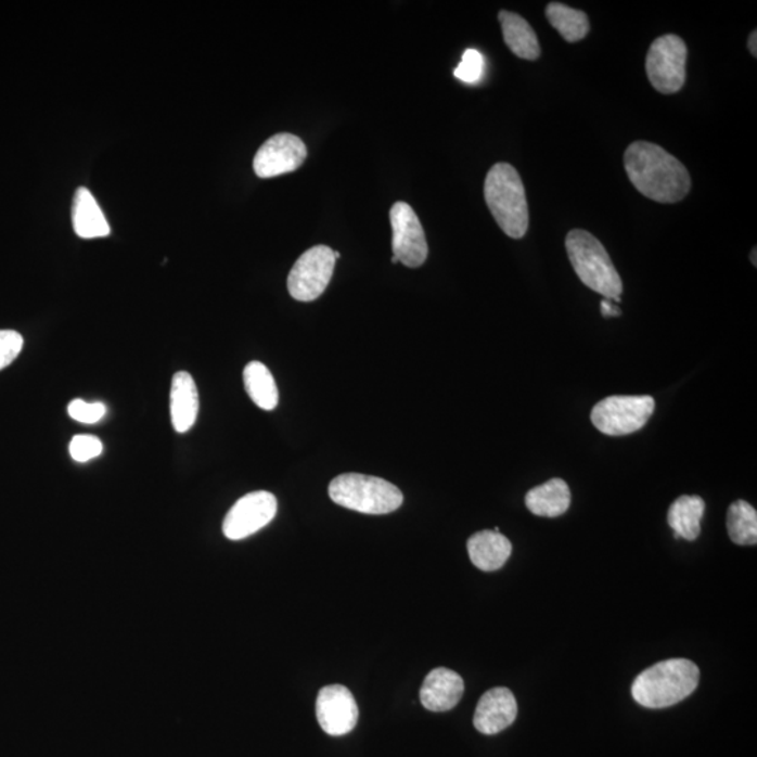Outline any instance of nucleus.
<instances>
[{
	"instance_id": "nucleus-21",
	"label": "nucleus",
	"mask_w": 757,
	"mask_h": 757,
	"mask_svg": "<svg viewBox=\"0 0 757 757\" xmlns=\"http://www.w3.org/2000/svg\"><path fill=\"white\" fill-rule=\"evenodd\" d=\"M244 387L254 405L261 410L272 411L280 401L274 376L265 363L253 361L243 371Z\"/></svg>"
},
{
	"instance_id": "nucleus-2",
	"label": "nucleus",
	"mask_w": 757,
	"mask_h": 757,
	"mask_svg": "<svg viewBox=\"0 0 757 757\" xmlns=\"http://www.w3.org/2000/svg\"><path fill=\"white\" fill-rule=\"evenodd\" d=\"M701 670L692 660L675 658L663 660L645 669L631 687L634 701L645 708L675 706L698 687Z\"/></svg>"
},
{
	"instance_id": "nucleus-7",
	"label": "nucleus",
	"mask_w": 757,
	"mask_h": 757,
	"mask_svg": "<svg viewBox=\"0 0 757 757\" xmlns=\"http://www.w3.org/2000/svg\"><path fill=\"white\" fill-rule=\"evenodd\" d=\"M687 42L679 36L666 35L651 44L645 69L650 84L663 94H675L687 81Z\"/></svg>"
},
{
	"instance_id": "nucleus-17",
	"label": "nucleus",
	"mask_w": 757,
	"mask_h": 757,
	"mask_svg": "<svg viewBox=\"0 0 757 757\" xmlns=\"http://www.w3.org/2000/svg\"><path fill=\"white\" fill-rule=\"evenodd\" d=\"M72 224L81 239L105 238L112 232L98 201L85 187L76 190L72 204Z\"/></svg>"
},
{
	"instance_id": "nucleus-19",
	"label": "nucleus",
	"mask_w": 757,
	"mask_h": 757,
	"mask_svg": "<svg viewBox=\"0 0 757 757\" xmlns=\"http://www.w3.org/2000/svg\"><path fill=\"white\" fill-rule=\"evenodd\" d=\"M502 36L512 54L521 60L536 61L540 56L539 38L534 28L519 14L501 11L498 13Z\"/></svg>"
},
{
	"instance_id": "nucleus-27",
	"label": "nucleus",
	"mask_w": 757,
	"mask_h": 757,
	"mask_svg": "<svg viewBox=\"0 0 757 757\" xmlns=\"http://www.w3.org/2000/svg\"><path fill=\"white\" fill-rule=\"evenodd\" d=\"M24 339L14 330H0V371L8 368L22 352Z\"/></svg>"
},
{
	"instance_id": "nucleus-26",
	"label": "nucleus",
	"mask_w": 757,
	"mask_h": 757,
	"mask_svg": "<svg viewBox=\"0 0 757 757\" xmlns=\"http://www.w3.org/2000/svg\"><path fill=\"white\" fill-rule=\"evenodd\" d=\"M107 409L103 402H86L85 400H72L68 406V414L72 420L81 424H95L104 419Z\"/></svg>"
},
{
	"instance_id": "nucleus-16",
	"label": "nucleus",
	"mask_w": 757,
	"mask_h": 757,
	"mask_svg": "<svg viewBox=\"0 0 757 757\" xmlns=\"http://www.w3.org/2000/svg\"><path fill=\"white\" fill-rule=\"evenodd\" d=\"M467 551L478 569L491 573L504 567L511 557L512 544L500 531L483 530L469 539Z\"/></svg>"
},
{
	"instance_id": "nucleus-11",
	"label": "nucleus",
	"mask_w": 757,
	"mask_h": 757,
	"mask_svg": "<svg viewBox=\"0 0 757 757\" xmlns=\"http://www.w3.org/2000/svg\"><path fill=\"white\" fill-rule=\"evenodd\" d=\"M308 157V147L299 137L282 132L267 139L254 156L253 167L260 179H272L298 170Z\"/></svg>"
},
{
	"instance_id": "nucleus-23",
	"label": "nucleus",
	"mask_w": 757,
	"mask_h": 757,
	"mask_svg": "<svg viewBox=\"0 0 757 757\" xmlns=\"http://www.w3.org/2000/svg\"><path fill=\"white\" fill-rule=\"evenodd\" d=\"M728 535L735 544L755 546L757 543V512L744 500L735 501L727 515Z\"/></svg>"
},
{
	"instance_id": "nucleus-5",
	"label": "nucleus",
	"mask_w": 757,
	"mask_h": 757,
	"mask_svg": "<svg viewBox=\"0 0 757 757\" xmlns=\"http://www.w3.org/2000/svg\"><path fill=\"white\" fill-rule=\"evenodd\" d=\"M329 496L339 506L368 515H385L399 510L402 497L399 488L383 478L347 473L335 477Z\"/></svg>"
},
{
	"instance_id": "nucleus-9",
	"label": "nucleus",
	"mask_w": 757,
	"mask_h": 757,
	"mask_svg": "<svg viewBox=\"0 0 757 757\" xmlns=\"http://www.w3.org/2000/svg\"><path fill=\"white\" fill-rule=\"evenodd\" d=\"M393 256L409 268H419L428 257L423 224L414 209L406 203H396L390 209Z\"/></svg>"
},
{
	"instance_id": "nucleus-18",
	"label": "nucleus",
	"mask_w": 757,
	"mask_h": 757,
	"mask_svg": "<svg viewBox=\"0 0 757 757\" xmlns=\"http://www.w3.org/2000/svg\"><path fill=\"white\" fill-rule=\"evenodd\" d=\"M526 506L536 516L557 517L572 505V491L562 478H551L526 493Z\"/></svg>"
},
{
	"instance_id": "nucleus-24",
	"label": "nucleus",
	"mask_w": 757,
	"mask_h": 757,
	"mask_svg": "<svg viewBox=\"0 0 757 757\" xmlns=\"http://www.w3.org/2000/svg\"><path fill=\"white\" fill-rule=\"evenodd\" d=\"M103 452L102 440L93 435H76L70 440L69 453L75 462L86 463Z\"/></svg>"
},
{
	"instance_id": "nucleus-10",
	"label": "nucleus",
	"mask_w": 757,
	"mask_h": 757,
	"mask_svg": "<svg viewBox=\"0 0 757 757\" xmlns=\"http://www.w3.org/2000/svg\"><path fill=\"white\" fill-rule=\"evenodd\" d=\"M278 502L274 493H247L230 508L223 521V534L229 540H243L266 528L274 519Z\"/></svg>"
},
{
	"instance_id": "nucleus-28",
	"label": "nucleus",
	"mask_w": 757,
	"mask_h": 757,
	"mask_svg": "<svg viewBox=\"0 0 757 757\" xmlns=\"http://www.w3.org/2000/svg\"><path fill=\"white\" fill-rule=\"evenodd\" d=\"M602 308V315L605 316V318H613V316H620L621 311L617 306L612 305L608 299L602 300L601 304Z\"/></svg>"
},
{
	"instance_id": "nucleus-12",
	"label": "nucleus",
	"mask_w": 757,
	"mask_h": 757,
	"mask_svg": "<svg viewBox=\"0 0 757 757\" xmlns=\"http://www.w3.org/2000/svg\"><path fill=\"white\" fill-rule=\"evenodd\" d=\"M316 717L325 734L343 736L356 728L359 717L354 694L343 684H330L319 692Z\"/></svg>"
},
{
	"instance_id": "nucleus-15",
	"label": "nucleus",
	"mask_w": 757,
	"mask_h": 757,
	"mask_svg": "<svg viewBox=\"0 0 757 757\" xmlns=\"http://www.w3.org/2000/svg\"><path fill=\"white\" fill-rule=\"evenodd\" d=\"M200 410L198 389L189 372H177L170 389V415L172 428L179 434L193 428Z\"/></svg>"
},
{
	"instance_id": "nucleus-30",
	"label": "nucleus",
	"mask_w": 757,
	"mask_h": 757,
	"mask_svg": "<svg viewBox=\"0 0 757 757\" xmlns=\"http://www.w3.org/2000/svg\"><path fill=\"white\" fill-rule=\"evenodd\" d=\"M750 260H754V266L756 267V266H757V261H756V248H755V251H754V254H750Z\"/></svg>"
},
{
	"instance_id": "nucleus-14",
	"label": "nucleus",
	"mask_w": 757,
	"mask_h": 757,
	"mask_svg": "<svg viewBox=\"0 0 757 757\" xmlns=\"http://www.w3.org/2000/svg\"><path fill=\"white\" fill-rule=\"evenodd\" d=\"M463 692L464 682L459 673L447 668H436L425 678L420 698L426 710L444 713L458 706Z\"/></svg>"
},
{
	"instance_id": "nucleus-22",
	"label": "nucleus",
	"mask_w": 757,
	"mask_h": 757,
	"mask_svg": "<svg viewBox=\"0 0 757 757\" xmlns=\"http://www.w3.org/2000/svg\"><path fill=\"white\" fill-rule=\"evenodd\" d=\"M546 17L567 42L581 41L591 30L587 13L564 3L551 2L546 8Z\"/></svg>"
},
{
	"instance_id": "nucleus-6",
	"label": "nucleus",
	"mask_w": 757,
	"mask_h": 757,
	"mask_svg": "<svg viewBox=\"0 0 757 757\" xmlns=\"http://www.w3.org/2000/svg\"><path fill=\"white\" fill-rule=\"evenodd\" d=\"M654 409L651 396H612L593 407L591 421L602 434L630 435L649 423Z\"/></svg>"
},
{
	"instance_id": "nucleus-31",
	"label": "nucleus",
	"mask_w": 757,
	"mask_h": 757,
	"mask_svg": "<svg viewBox=\"0 0 757 757\" xmlns=\"http://www.w3.org/2000/svg\"><path fill=\"white\" fill-rule=\"evenodd\" d=\"M392 262H393V265H396V262H399V260H397V258H396L395 256H393V257H392Z\"/></svg>"
},
{
	"instance_id": "nucleus-20",
	"label": "nucleus",
	"mask_w": 757,
	"mask_h": 757,
	"mask_svg": "<svg viewBox=\"0 0 757 757\" xmlns=\"http://www.w3.org/2000/svg\"><path fill=\"white\" fill-rule=\"evenodd\" d=\"M706 512V502L698 496H682L668 512V524L677 539L696 540L701 535V522Z\"/></svg>"
},
{
	"instance_id": "nucleus-13",
	"label": "nucleus",
	"mask_w": 757,
	"mask_h": 757,
	"mask_svg": "<svg viewBox=\"0 0 757 757\" xmlns=\"http://www.w3.org/2000/svg\"><path fill=\"white\" fill-rule=\"evenodd\" d=\"M517 704L514 694L506 688H493L483 694L474 713V727L484 735H496L506 730L516 720Z\"/></svg>"
},
{
	"instance_id": "nucleus-25",
	"label": "nucleus",
	"mask_w": 757,
	"mask_h": 757,
	"mask_svg": "<svg viewBox=\"0 0 757 757\" xmlns=\"http://www.w3.org/2000/svg\"><path fill=\"white\" fill-rule=\"evenodd\" d=\"M484 74V56L477 50H466L462 56L454 76L464 84L474 85L482 80Z\"/></svg>"
},
{
	"instance_id": "nucleus-3",
	"label": "nucleus",
	"mask_w": 757,
	"mask_h": 757,
	"mask_svg": "<svg viewBox=\"0 0 757 757\" xmlns=\"http://www.w3.org/2000/svg\"><path fill=\"white\" fill-rule=\"evenodd\" d=\"M484 198L502 232L522 239L529 229V207L519 172L510 163H497L484 183Z\"/></svg>"
},
{
	"instance_id": "nucleus-8",
	"label": "nucleus",
	"mask_w": 757,
	"mask_h": 757,
	"mask_svg": "<svg viewBox=\"0 0 757 757\" xmlns=\"http://www.w3.org/2000/svg\"><path fill=\"white\" fill-rule=\"evenodd\" d=\"M333 248L315 246L301 254L287 275V291L299 301H313L324 294L335 268Z\"/></svg>"
},
{
	"instance_id": "nucleus-1",
	"label": "nucleus",
	"mask_w": 757,
	"mask_h": 757,
	"mask_svg": "<svg viewBox=\"0 0 757 757\" xmlns=\"http://www.w3.org/2000/svg\"><path fill=\"white\" fill-rule=\"evenodd\" d=\"M625 167L632 185L656 203H679L692 189L683 163L655 143L632 142L625 153Z\"/></svg>"
},
{
	"instance_id": "nucleus-4",
	"label": "nucleus",
	"mask_w": 757,
	"mask_h": 757,
	"mask_svg": "<svg viewBox=\"0 0 757 757\" xmlns=\"http://www.w3.org/2000/svg\"><path fill=\"white\" fill-rule=\"evenodd\" d=\"M565 248L574 271L589 290L620 301L623 282L611 256L592 233L574 229L565 239Z\"/></svg>"
},
{
	"instance_id": "nucleus-29",
	"label": "nucleus",
	"mask_w": 757,
	"mask_h": 757,
	"mask_svg": "<svg viewBox=\"0 0 757 757\" xmlns=\"http://www.w3.org/2000/svg\"><path fill=\"white\" fill-rule=\"evenodd\" d=\"M747 47H749L750 54L756 57L757 56V33H756V30L754 33H752V35L749 37V42H747Z\"/></svg>"
}]
</instances>
